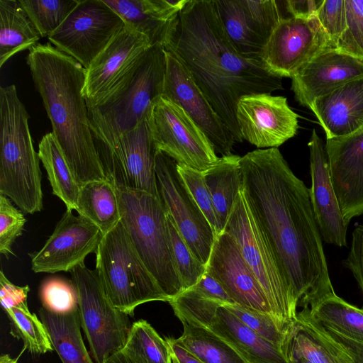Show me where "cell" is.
Listing matches in <instances>:
<instances>
[{
	"label": "cell",
	"mask_w": 363,
	"mask_h": 363,
	"mask_svg": "<svg viewBox=\"0 0 363 363\" xmlns=\"http://www.w3.org/2000/svg\"><path fill=\"white\" fill-rule=\"evenodd\" d=\"M240 163L249 208L298 306L334 294L309 189L278 148L249 152Z\"/></svg>",
	"instance_id": "cell-1"
},
{
	"label": "cell",
	"mask_w": 363,
	"mask_h": 363,
	"mask_svg": "<svg viewBox=\"0 0 363 363\" xmlns=\"http://www.w3.org/2000/svg\"><path fill=\"white\" fill-rule=\"evenodd\" d=\"M186 67L214 111L241 143L236 106L244 96L282 89L261 60L242 57L230 41L213 0H188L164 42Z\"/></svg>",
	"instance_id": "cell-2"
},
{
	"label": "cell",
	"mask_w": 363,
	"mask_h": 363,
	"mask_svg": "<svg viewBox=\"0 0 363 363\" xmlns=\"http://www.w3.org/2000/svg\"><path fill=\"white\" fill-rule=\"evenodd\" d=\"M26 60L52 133L77 182L81 186L107 180L83 96L86 69L50 43L30 48Z\"/></svg>",
	"instance_id": "cell-3"
},
{
	"label": "cell",
	"mask_w": 363,
	"mask_h": 363,
	"mask_svg": "<svg viewBox=\"0 0 363 363\" xmlns=\"http://www.w3.org/2000/svg\"><path fill=\"white\" fill-rule=\"evenodd\" d=\"M165 70L164 46L153 45L119 86L96 104L87 106L96 145L111 147L137 127L162 96Z\"/></svg>",
	"instance_id": "cell-4"
},
{
	"label": "cell",
	"mask_w": 363,
	"mask_h": 363,
	"mask_svg": "<svg viewBox=\"0 0 363 363\" xmlns=\"http://www.w3.org/2000/svg\"><path fill=\"white\" fill-rule=\"evenodd\" d=\"M14 84L0 88V194L25 213L43 209L40 157Z\"/></svg>",
	"instance_id": "cell-5"
},
{
	"label": "cell",
	"mask_w": 363,
	"mask_h": 363,
	"mask_svg": "<svg viewBox=\"0 0 363 363\" xmlns=\"http://www.w3.org/2000/svg\"><path fill=\"white\" fill-rule=\"evenodd\" d=\"M116 191L121 221L137 253L168 299L175 297L184 291V287L172 253L167 213L160 198L141 191L118 187Z\"/></svg>",
	"instance_id": "cell-6"
},
{
	"label": "cell",
	"mask_w": 363,
	"mask_h": 363,
	"mask_svg": "<svg viewBox=\"0 0 363 363\" xmlns=\"http://www.w3.org/2000/svg\"><path fill=\"white\" fill-rule=\"evenodd\" d=\"M96 271L113 306L133 317L135 308L150 301H168L137 253L120 221L102 236L96 251Z\"/></svg>",
	"instance_id": "cell-7"
},
{
	"label": "cell",
	"mask_w": 363,
	"mask_h": 363,
	"mask_svg": "<svg viewBox=\"0 0 363 363\" xmlns=\"http://www.w3.org/2000/svg\"><path fill=\"white\" fill-rule=\"evenodd\" d=\"M237 242L269 304L279 328L289 333L297 320L298 301L283 277L241 189L223 230Z\"/></svg>",
	"instance_id": "cell-8"
},
{
	"label": "cell",
	"mask_w": 363,
	"mask_h": 363,
	"mask_svg": "<svg viewBox=\"0 0 363 363\" xmlns=\"http://www.w3.org/2000/svg\"><path fill=\"white\" fill-rule=\"evenodd\" d=\"M69 272L77 292L81 325L91 356L95 363H104L124 347L132 326L129 315L113 306L96 269L82 264Z\"/></svg>",
	"instance_id": "cell-9"
},
{
	"label": "cell",
	"mask_w": 363,
	"mask_h": 363,
	"mask_svg": "<svg viewBox=\"0 0 363 363\" xmlns=\"http://www.w3.org/2000/svg\"><path fill=\"white\" fill-rule=\"evenodd\" d=\"M152 110L113 147L96 146L105 175L116 187L145 191L159 198L155 173L158 150L152 128Z\"/></svg>",
	"instance_id": "cell-10"
},
{
	"label": "cell",
	"mask_w": 363,
	"mask_h": 363,
	"mask_svg": "<svg viewBox=\"0 0 363 363\" xmlns=\"http://www.w3.org/2000/svg\"><path fill=\"white\" fill-rule=\"evenodd\" d=\"M124 26L122 18L102 0H79L48 38L56 48L87 69Z\"/></svg>",
	"instance_id": "cell-11"
},
{
	"label": "cell",
	"mask_w": 363,
	"mask_h": 363,
	"mask_svg": "<svg viewBox=\"0 0 363 363\" xmlns=\"http://www.w3.org/2000/svg\"><path fill=\"white\" fill-rule=\"evenodd\" d=\"M155 173L159 198L194 256L206 265L216 234L198 206L172 157L158 151Z\"/></svg>",
	"instance_id": "cell-12"
},
{
	"label": "cell",
	"mask_w": 363,
	"mask_h": 363,
	"mask_svg": "<svg viewBox=\"0 0 363 363\" xmlns=\"http://www.w3.org/2000/svg\"><path fill=\"white\" fill-rule=\"evenodd\" d=\"M152 128L157 150L179 164L205 172L219 160L196 123L181 106L163 96L153 107Z\"/></svg>",
	"instance_id": "cell-13"
},
{
	"label": "cell",
	"mask_w": 363,
	"mask_h": 363,
	"mask_svg": "<svg viewBox=\"0 0 363 363\" xmlns=\"http://www.w3.org/2000/svg\"><path fill=\"white\" fill-rule=\"evenodd\" d=\"M334 49L316 15L284 17L274 28L261 56L266 69L279 78L292 77L306 62Z\"/></svg>",
	"instance_id": "cell-14"
},
{
	"label": "cell",
	"mask_w": 363,
	"mask_h": 363,
	"mask_svg": "<svg viewBox=\"0 0 363 363\" xmlns=\"http://www.w3.org/2000/svg\"><path fill=\"white\" fill-rule=\"evenodd\" d=\"M230 41L244 58L261 60L264 48L281 15L274 0H213Z\"/></svg>",
	"instance_id": "cell-15"
},
{
	"label": "cell",
	"mask_w": 363,
	"mask_h": 363,
	"mask_svg": "<svg viewBox=\"0 0 363 363\" xmlns=\"http://www.w3.org/2000/svg\"><path fill=\"white\" fill-rule=\"evenodd\" d=\"M165 55L162 96L183 108L205 133L216 153L221 157L232 155L236 142L232 133L214 111L181 60L167 50Z\"/></svg>",
	"instance_id": "cell-16"
},
{
	"label": "cell",
	"mask_w": 363,
	"mask_h": 363,
	"mask_svg": "<svg viewBox=\"0 0 363 363\" xmlns=\"http://www.w3.org/2000/svg\"><path fill=\"white\" fill-rule=\"evenodd\" d=\"M298 116L287 99L269 93L246 95L236 106L241 138L258 149L277 148L296 135Z\"/></svg>",
	"instance_id": "cell-17"
},
{
	"label": "cell",
	"mask_w": 363,
	"mask_h": 363,
	"mask_svg": "<svg viewBox=\"0 0 363 363\" xmlns=\"http://www.w3.org/2000/svg\"><path fill=\"white\" fill-rule=\"evenodd\" d=\"M101 238L97 226L67 209L43 247L29 254L32 270L35 273L69 272L84 264L89 254L96 252Z\"/></svg>",
	"instance_id": "cell-18"
},
{
	"label": "cell",
	"mask_w": 363,
	"mask_h": 363,
	"mask_svg": "<svg viewBox=\"0 0 363 363\" xmlns=\"http://www.w3.org/2000/svg\"><path fill=\"white\" fill-rule=\"evenodd\" d=\"M151 46L145 35L124 26L86 69V106L96 104L119 86Z\"/></svg>",
	"instance_id": "cell-19"
},
{
	"label": "cell",
	"mask_w": 363,
	"mask_h": 363,
	"mask_svg": "<svg viewBox=\"0 0 363 363\" xmlns=\"http://www.w3.org/2000/svg\"><path fill=\"white\" fill-rule=\"evenodd\" d=\"M325 148L331 182L342 217L349 224L363 215V128L326 139Z\"/></svg>",
	"instance_id": "cell-20"
},
{
	"label": "cell",
	"mask_w": 363,
	"mask_h": 363,
	"mask_svg": "<svg viewBox=\"0 0 363 363\" xmlns=\"http://www.w3.org/2000/svg\"><path fill=\"white\" fill-rule=\"evenodd\" d=\"M206 272L222 284L236 304L272 316L267 297L237 242L224 230L216 238Z\"/></svg>",
	"instance_id": "cell-21"
},
{
	"label": "cell",
	"mask_w": 363,
	"mask_h": 363,
	"mask_svg": "<svg viewBox=\"0 0 363 363\" xmlns=\"http://www.w3.org/2000/svg\"><path fill=\"white\" fill-rule=\"evenodd\" d=\"M308 145L311 178L309 195L323 241L337 247L347 246L349 224L342 217L331 182L326 150L315 129Z\"/></svg>",
	"instance_id": "cell-22"
},
{
	"label": "cell",
	"mask_w": 363,
	"mask_h": 363,
	"mask_svg": "<svg viewBox=\"0 0 363 363\" xmlns=\"http://www.w3.org/2000/svg\"><path fill=\"white\" fill-rule=\"evenodd\" d=\"M363 76V61L335 49L322 52L291 77L296 100L310 108L318 98Z\"/></svg>",
	"instance_id": "cell-23"
},
{
	"label": "cell",
	"mask_w": 363,
	"mask_h": 363,
	"mask_svg": "<svg viewBox=\"0 0 363 363\" xmlns=\"http://www.w3.org/2000/svg\"><path fill=\"white\" fill-rule=\"evenodd\" d=\"M327 139L353 133L363 128V76L316 99L310 107Z\"/></svg>",
	"instance_id": "cell-24"
},
{
	"label": "cell",
	"mask_w": 363,
	"mask_h": 363,
	"mask_svg": "<svg viewBox=\"0 0 363 363\" xmlns=\"http://www.w3.org/2000/svg\"><path fill=\"white\" fill-rule=\"evenodd\" d=\"M152 45L164 42L188 0H102Z\"/></svg>",
	"instance_id": "cell-25"
},
{
	"label": "cell",
	"mask_w": 363,
	"mask_h": 363,
	"mask_svg": "<svg viewBox=\"0 0 363 363\" xmlns=\"http://www.w3.org/2000/svg\"><path fill=\"white\" fill-rule=\"evenodd\" d=\"M289 359L303 357L312 363H356L349 353L303 308L289 333Z\"/></svg>",
	"instance_id": "cell-26"
},
{
	"label": "cell",
	"mask_w": 363,
	"mask_h": 363,
	"mask_svg": "<svg viewBox=\"0 0 363 363\" xmlns=\"http://www.w3.org/2000/svg\"><path fill=\"white\" fill-rule=\"evenodd\" d=\"M232 346L247 363H290L286 353L250 329L224 306L208 328Z\"/></svg>",
	"instance_id": "cell-27"
},
{
	"label": "cell",
	"mask_w": 363,
	"mask_h": 363,
	"mask_svg": "<svg viewBox=\"0 0 363 363\" xmlns=\"http://www.w3.org/2000/svg\"><path fill=\"white\" fill-rule=\"evenodd\" d=\"M39 315L62 363H95L82 339L79 308L55 313L41 307Z\"/></svg>",
	"instance_id": "cell-28"
},
{
	"label": "cell",
	"mask_w": 363,
	"mask_h": 363,
	"mask_svg": "<svg viewBox=\"0 0 363 363\" xmlns=\"http://www.w3.org/2000/svg\"><path fill=\"white\" fill-rule=\"evenodd\" d=\"M75 211L104 235L121 221L116 187L108 179L81 185Z\"/></svg>",
	"instance_id": "cell-29"
},
{
	"label": "cell",
	"mask_w": 363,
	"mask_h": 363,
	"mask_svg": "<svg viewBox=\"0 0 363 363\" xmlns=\"http://www.w3.org/2000/svg\"><path fill=\"white\" fill-rule=\"evenodd\" d=\"M240 157L233 154L220 157L216 164L203 172L221 231L242 186Z\"/></svg>",
	"instance_id": "cell-30"
},
{
	"label": "cell",
	"mask_w": 363,
	"mask_h": 363,
	"mask_svg": "<svg viewBox=\"0 0 363 363\" xmlns=\"http://www.w3.org/2000/svg\"><path fill=\"white\" fill-rule=\"evenodd\" d=\"M40 38L18 1L0 0V67L15 54L38 45Z\"/></svg>",
	"instance_id": "cell-31"
},
{
	"label": "cell",
	"mask_w": 363,
	"mask_h": 363,
	"mask_svg": "<svg viewBox=\"0 0 363 363\" xmlns=\"http://www.w3.org/2000/svg\"><path fill=\"white\" fill-rule=\"evenodd\" d=\"M38 152L47 172L52 194L64 202L67 209L76 210L80 185L74 178L52 132L42 138Z\"/></svg>",
	"instance_id": "cell-32"
},
{
	"label": "cell",
	"mask_w": 363,
	"mask_h": 363,
	"mask_svg": "<svg viewBox=\"0 0 363 363\" xmlns=\"http://www.w3.org/2000/svg\"><path fill=\"white\" fill-rule=\"evenodd\" d=\"M309 312L326 330L363 342V308L347 303L335 293L309 307Z\"/></svg>",
	"instance_id": "cell-33"
},
{
	"label": "cell",
	"mask_w": 363,
	"mask_h": 363,
	"mask_svg": "<svg viewBox=\"0 0 363 363\" xmlns=\"http://www.w3.org/2000/svg\"><path fill=\"white\" fill-rule=\"evenodd\" d=\"M175 341L203 363H247L228 342L208 328L183 325Z\"/></svg>",
	"instance_id": "cell-34"
},
{
	"label": "cell",
	"mask_w": 363,
	"mask_h": 363,
	"mask_svg": "<svg viewBox=\"0 0 363 363\" xmlns=\"http://www.w3.org/2000/svg\"><path fill=\"white\" fill-rule=\"evenodd\" d=\"M121 350L132 363H171L172 351L167 341L145 320L132 323Z\"/></svg>",
	"instance_id": "cell-35"
},
{
	"label": "cell",
	"mask_w": 363,
	"mask_h": 363,
	"mask_svg": "<svg viewBox=\"0 0 363 363\" xmlns=\"http://www.w3.org/2000/svg\"><path fill=\"white\" fill-rule=\"evenodd\" d=\"M11 326V334L21 340L25 348L35 354H44L54 350L48 332L42 321L30 312L28 304L5 311Z\"/></svg>",
	"instance_id": "cell-36"
},
{
	"label": "cell",
	"mask_w": 363,
	"mask_h": 363,
	"mask_svg": "<svg viewBox=\"0 0 363 363\" xmlns=\"http://www.w3.org/2000/svg\"><path fill=\"white\" fill-rule=\"evenodd\" d=\"M168 303L183 325L206 328L214 323L218 308L223 306L191 288L169 299Z\"/></svg>",
	"instance_id": "cell-37"
},
{
	"label": "cell",
	"mask_w": 363,
	"mask_h": 363,
	"mask_svg": "<svg viewBox=\"0 0 363 363\" xmlns=\"http://www.w3.org/2000/svg\"><path fill=\"white\" fill-rule=\"evenodd\" d=\"M40 37L54 33L79 0H18Z\"/></svg>",
	"instance_id": "cell-38"
},
{
	"label": "cell",
	"mask_w": 363,
	"mask_h": 363,
	"mask_svg": "<svg viewBox=\"0 0 363 363\" xmlns=\"http://www.w3.org/2000/svg\"><path fill=\"white\" fill-rule=\"evenodd\" d=\"M167 213L172 253L184 291L194 286L206 272V265L198 259Z\"/></svg>",
	"instance_id": "cell-39"
},
{
	"label": "cell",
	"mask_w": 363,
	"mask_h": 363,
	"mask_svg": "<svg viewBox=\"0 0 363 363\" xmlns=\"http://www.w3.org/2000/svg\"><path fill=\"white\" fill-rule=\"evenodd\" d=\"M223 306L247 327L283 350L286 354L290 332L287 333L281 330L271 315L238 304Z\"/></svg>",
	"instance_id": "cell-40"
},
{
	"label": "cell",
	"mask_w": 363,
	"mask_h": 363,
	"mask_svg": "<svg viewBox=\"0 0 363 363\" xmlns=\"http://www.w3.org/2000/svg\"><path fill=\"white\" fill-rule=\"evenodd\" d=\"M42 305L55 313H67L79 308L78 295L72 280L59 277L45 279L40 289Z\"/></svg>",
	"instance_id": "cell-41"
},
{
	"label": "cell",
	"mask_w": 363,
	"mask_h": 363,
	"mask_svg": "<svg viewBox=\"0 0 363 363\" xmlns=\"http://www.w3.org/2000/svg\"><path fill=\"white\" fill-rule=\"evenodd\" d=\"M347 27L335 50L363 61V0H345Z\"/></svg>",
	"instance_id": "cell-42"
},
{
	"label": "cell",
	"mask_w": 363,
	"mask_h": 363,
	"mask_svg": "<svg viewBox=\"0 0 363 363\" xmlns=\"http://www.w3.org/2000/svg\"><path fill=\"white\" fill-rule=\"evenodd\" d=\"M177 170L216 235H218L222 231L203 172L179 164Z\"/></svg>",
	"instance_id": "cell-43"
},
{
	"label": "cell",
	"mask_w": 363,
	"mask_h": 363,
	"mask_svg": "<svg viewBox=\"0 0 363 363\" xmlns=\"http://www.w3.org/2000/svg\"><path fill=\"white\" fill-rule=\"evenodd\" d=\"M26 219L23 212L16 208L11 200L0 194V253L14 255L12 245L22 235Z\"/></svg>",
	"instance_id": "cell-44"
},
{
	"label": "cell",
	"mask_w": 363,
	"mask_h": 363,
	"mask_svg": "<svg viewBox=\"0 0 363 363\" xmlns=\"http://www.w3.org/2000/svg\"><path fill=\"white\" fill-rule=\"evenodd\" d=\"M316 16L335 49L347 27L345 1L323 0Z\"/></svg>",
	"instance_id": "cell-45"
},
{
	"label": "cell",
	"mask_w": 363,
	"mask_h": 363,
	"mask_svg": "<svg viewBox=\"0 0 363 363\" xmlns=\"http://www.w3.org/2000/svg\"><path fill=\"white\" fill-rule=\"evenodd\" d=\"M343 263L352 273L363 297V225L354 228L351 247Z\"/></svg>",
	"instance_id": "cell-46"
},
{
	"label": "cell",
	"mask_w": 363,
	"mask_h": 363,
	"mask_svg": "<svg viewBox=\"0 0 363 363\" xmlns=\"http://www.w3.org/2000/svg\"><path fill=\"white\" fill-rule=\"evenodd\" d=\"M29 291L28 285L18 286L13 284L7 279L3 270H1L0 301L4 311L15 306L28 304L27 297Z\"/></svg>",
	"instance_id": "cell-47"
},
{
	"label": "cell",
	"mask_w": 363,
	"mask_h": 363,
	"mask_svg": "<svg viewBox=\"0 0 363 363\" xmlns=\"http://www.w3.org/2000/svg\"><path fill=\"white\" fill-rule=\"evenodd\" d=\"M191 289L203 296L220 302L223 305L236 304L222 284L207 272Z\"/></svg>",
	"instance_id": "cell-48"
},
{
	"label": "cell",
	"mask_w": 363,
	"mask_h": 363,
	"mask_svg": "<svg viewBox=\"0 0 363 363\" xmlns=\"http://www.w3.org/2000/svg\"><path fill=\"white\" fill-rule=\"evenodd\" d=\"M323 0H286L284 1L286 11L290 17L309 18L316 15Z\"/></svg>",
	"instance_id": "cell-49"
},
{
	"label": "cell",
	"mask_w": 363,
	"mask_h": 363,
	"mask_svg": "<svg viewBox=\"0 0 363 363\" xmlns=\"http://www.w3.org/2000/svg\"><path fill=\"white\" fill-rule=\"evenodd\" d=\"M165 339L170 347L172 354L177 358L179 363H203L179 345L174 338L168 337Z\"/></svg>",
	"instance_id": "cell-50"
},
{
	"label": "cell",
	"mask_w": 363,
	"mask_h": 363,
	"mask_svg": "<svg viewBox=\"0 0 363 363\" xmlns=\"http://www.w3.org/2000/svg\"><path fill=\"white\" fill-rule=\"evenodd\" d=\"M104 363H132L126 355L121 351L112 354Z\"/></svg>",
	"instance_id": "cell-51"
},
{
	"label": "cell",
	"mask_w": 363,
	"mask_h": 363,
	"mask_svg": "<svg viewBox=\"0 0 363 363\" xmlns=\"http://www.w3.org/2000/svg\"><path fill=\"white\" fill-rule=\"evenodd\" d=\"M0 363H17V359H13L9 354H4L0 357Z\"/></svg>",
	"instance_id": "cell-52"
},
{
	"label": "cell",
	"mask_w": 363,
	"mask_h": 363,
	"mask_svg": "<svg viewBox=\"0 0 363 363\" xmlns=\"http://www.w3.org/2000/svg\"><path fill=\"white\" fill-rule=\"evenodd\" d=\"M289 361L290 363H312L311 362L303 357L292 358L290 359Z\"/></svg>",
	"instance_id": "cell-53"
},
{
	"label": "cell",
	"mask_w": 363,
	"mask_h": 363,
	"mask_svg": "<svg viewBox=\"0 0 363 363\" xmlns=\"http://www.w3.org/2000/svg\"><path fill=\"white\" fill-rule=\"evenodd\" d=\"M171 363H179L178 360L177 359V358L174 356V354H172V359H171Z\"/></svg>",
	"instance_id": "cell-54"
}]
</instances>
